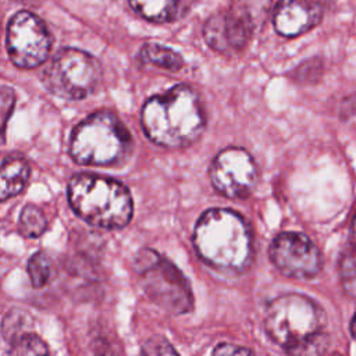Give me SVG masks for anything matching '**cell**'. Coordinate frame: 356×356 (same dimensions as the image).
I'll return each mask as SVG.
<instances>
[{
  "instance_id": "ffe728a7",
  "label": "cell",
  "mask_w": 356,
  "mask_h": 356,
  "mask_svg": "<svg viewBox=\"0 0 356 356\" xmlns=\"http://www.w3.org/2000/svg\"><path fill=\"white\" fill-rule=\"evenodd\" d=\"M26 314L18 310H10L8 314L4 317L3 321V335L7 341L13 342L15 338L21 337L22 334H26L29 331H26V325L28 323H25Z\"/></svg>"
},
{
  "instance_id": "6da1fadb",
  "label": "cell",
  "mask_w": 356,
  "mask_h": 356,
  "mask_svg": "<svg viewBox=\"0 0 356 356\" xmlns=\"http://www.w3.org/2000/svg\"><path fill=\"white\" fill-rule=\"evenodd\" d=\"M146 136L164 147H182L203 134L206 117L197 93L188 85H177L152 96L142 108Z\"/></svg>"
},
{
  "instance_id": "4fadbf2b",
  "label": "cell",
  "mask_w": 356,
  "mask_h": 356,
  "mask_svg": "<svg viewBox=\"0 0 356 356\" xmlns=\"http://www.w3.org/2000/svg\"><path fill=\"white\" fill-rule=\"evenodd\" d=\"M132 10L147 21L164 24L182 18L191 0H129Z\"/></svg>"
},
{
  "instance_id": "52a82bcc",
  "label": "cell",
  "mask_w": 356,
  "mask_h": 356,
  "mask_svg": "<svg viewBox=\"0 0 356 356\" xmlns=\"http://www.w3.org/2000/svg\"><path fill=\"white\" fill-rule=\"evenodd\" d=\"M273 0H232L227 11L217 13L206 21V43L220 53L243 49L266 21Z\"/></svg>"
},
{
  "instance_id": "9c48e42d",
  "label": "cell",
  "mask_w": 356,
  "mask_h": 356,
  "mask_svg": "<svg viewBox=\"0 0 356 356\" xmlns=\"http://www.w3.org/2000/svg\"><path fill=\"white\" fill-rule=\"evenodd\" d=\"M6 44L10 60L19 68H35L49 56L51 40L44 22L31 11L14 14L7 26Z\"/></svg>"
},
{
  "instance_id": "ba28073f",
  "label": "cell",
  "mask_w": 356,
  "mask_h": 356,
  "mask_svg": "<svg viewBox=\"0 0 356 356\" xmlns=\"http://www.w3.org/2000/svg\"><path fill=\"white\" fill-rule=\"evenodd\" d=\"M102 71L97 60L79 49H61L43 71L44 86L64 100H79L95 92Z\"/></svg>"
},
{
  "instance_id": "2e32d148",
  "label": "cell",
  "mask_w": 356,
  "mask_h": 356,
  "mask_svg": "<svg viewBox=\"0 0 356 356\" xmlns=\"http://www.w3.org/2000/svg\"><path fill=\"white\" fill-rule=\"evenodd\" d=\"M47 227V221L40 209L33 204H28L21 210L18 218V229L26 238L40 236Z\"/></svg>"
},
{
  "instance_id": "d4e9b609",
  "label": "cell",
  "mask_w": 356,
  "mask_h": 356,
  "mask_svg": "<svg viewBox=\"0 0 356 356\" xmlns=\"http://www.w3.org/2000/svg\"><path fill=\"white\" fill-rule=\"evenodd\" d=\"M349 331H350V335L356 339V313L350 321V325H349Z\"/></svg>"
},
{
  "instance_id": "7a4b0ae2",
  "label": "cell",
  "mask_w": 356,
  "mask_h": 356,
  "mask_svg": "<svg viewBox=\"0 0 356 356\" xmlns=\"http://www.w3.org/2000/svg\"><path fill=\"white\" fill-rule=\"evenodd\" d=\"M193 245L211 267L241 271L252 260V235L245 220L228 209H210L197 220Z\"/></svg>"
},
{
  "instance_id": "3957f363",
  "label": "cell",
  "mask_w": 356,
  "mask_h": 356,
  "mask_svg": "<svg viewBox=\"0 0 356 356\" xmlns=\"http://www.w3.org/2000/svg\"><path fill=\"white\" fill-rule=\"evenodd\" d=\"M67 196L75 214L99 228H122L134 213L132 197L127 186L108 177L74 175L68 182Z\"/></svg>"
},
{
  "instance_id": "8fae6325",
  "label": "cell",
  "mask_w": 356,
  "mask_h": 356,
  "mask_svg": "<svg viewBox=\"0 0 356 356\" xmlns=\"http://www.w3.org/2000/svg\"><path fill=\"white\" fill-rule=\"evenodd\" d=\"M210 179L224 196L243 199L256 185V163L245 149L227 147L214 157L210 165Z\"/></svg>"
},
{
  "instance_id": "7c38bea8",
  "label": "cell",
  "mask_w": 356,
  "mask_h": 356,
  "mask_svg": "<svg viewBox=\"0 0 356 356\" xmlns=\"http://www.w3.org/2000/svg\"><path fill=\"white\" fill-rule=\"evenodd\" d=\"M328 0H280L273 15L275 31L285 38L306 33L320 24Z\"/></svg>"
},
{
  "instance_id": "cb8c5ba5",
  "label": "cell",
  "mask_w": 356,
  "mask_h": 356,
  "mask_svg": "<svg viewBox=\"0 0 356 356\" xmlns=\"http://www.w3.org/2000/svg\"><path fill=\"white\" fill-rule=\"evenodd\" d=\"M350 242H352V246L356 248V214L353 217L352 227H350Z\"/></svg>"
},
{
  "instance_id": "ac0fdd59",
  "label": "cell",
  "mask_w": 356,
  "mask_h": 356,
  "mask_svg": "<svg viewBox=\"0 0 356 356\" xmlns=\"http://www.w3.org/2000/svg\"><path fill=\"white\" fill-rule=\"evenodd\" d=\"M11 343L10 353L11 355H46L47 346L46 343L35 334L26 332L21 337L15 338Z\"/></svg>"
},
{
  "instance_id": "5bb4252c",
  "label": "cell",
  "mask_w": 356,
  "mask_h": 356,
  "mask_svg": "<svg viewBox=\"0 0 356 356\" xmlns=\"http://www.w3.org/2000/svg\"><path fill=\"white\" fill-rule=\"evenodd\" d=\"M29 178V165L21 156H6L1 163L0 175V199L6 202L8 197L18 195Z\"/></svg>"
},
{
  "instance_id": "44dd1931",
  "label": "cell",
  "mask_w": 356,
  "mask_h": 356,
  "mask_svg": "<svg viewBox=\"0 0 356 356\" xmlns=\"http://www.w3.org/2000/svg\"><path fill=\"white\" fill-rule=\"evenodd\" d=\"M143 353L146 355H175L177 350L164 339L160 337L150 338L143 345Z\"/></svg>"
},
{
  "instance_id": "d6986e66",
  "label": "cell",
  "mask_w": 356,
  "mask_h": 356,
  "mask_svg": "<svg viewBox=\"0 0 356 356\" xmlns=\"http://www.w3.org/2000/svg\"><path fill=\"white\" fill-rule=\"evenodd\" d=\"M341 278L346 292L356 296V248L352 246L341 260Z\"/></svg>"
},
{
  "instance_id": "9a60e30c",
  "label": "cell",
  "mask_w": 356,
  "mask_h": 356,
  "mask_svg": "<svg viewBox=\"0 0 356 356\" xmlns=\"http://www.w3.org/2000/svg\"><path fill=\"white\" fill-rule=\"evenodd\" d=\"M139 56L143 63L153 64L168 71H178L184 65V60L179 53L159 43L143 44Z\"/></svg>"
},
{
  "instance_id": "484cf974",
  "label": "cell",
  "mask_w": 356,
  "mask_h": 356,
  "mask_svg": "<svg viewBox=\"0 0 356 356\" xmlns=\"http://www.w3.org/2000/svg\"><path fill=\"white\" fill-rule=\"evenodd\" d=\"M19 1H32V0H19Z\"/></svg>"
},
{
  "instance_id": "603a6c76",
  "label": "cell",
  "mask_w": 356,
  "mask_h": 356,
  "mask_svg": "<svg viewBox=\"0 0 356 356\" xmlns=\"http://www.w3.org/2000/svg\"><path fill=\"white\" fill-rule=\"evenodd\" d=\"M214 355H248L253 353L252 349L239 346V345H232V343H218L213 349Z\"/></svg>"
},
{
  "instance_id": "30bf717a",
  "label": "cell",
  "mask_w": 356,
  "mask_h": 356,
  "mask_svg": "<svg viewBox=\"0 0 356 356\" xmlns=\"http://www.w3.org/2000/svg\"><path fill=\"white\" fill-rule=\"evenodd\" d=\"M273 264L289 278H313L321 270L323 259L313 241L300 232H281L270 245Z\"/></svg>"
},
{
  "instance_id": "e0dca14e",
  "label": "cell",
  "mask_w": 356,
  "mask_h": 356,
  "mask_svg": "<svg viewBox=\"0 0 356 356\" xmlns=\"http://www.w3.org/2000/svg\"><path fill=\"white\" fill-rule=\"evenodd\" d=\"M28 274L31 278V284L35 288H42L49 282L51 274V263L49 257L39 252L35 253L28 261Z\"/></svg>"
},
{
  "instance_id": "277c9868",
  "label": "cell",
  "mask_w": 356,
  "mask_h": 356,
  "mask_svg": "<svg viewBox=\"0 0 356 356\" xmlns=\"http://www.w3.org/2000/svg\"><path fill=\"white\" fill-rule=\"evenodd\" d=\"M131 136L124 124L110 111H96L72 131L70 154L83 165H113L127 156Z\"/></svg>"
},
{
  "instance_id": "7402d4cb",
  "label": "cell",
  "mask_w": 356,
  "mask_h": 356,
  "mask_svg": "<svg viewBox=\"0 0 356 356\" xmlns=\"http://www.w3.org/2000/svg\"><path fill=\"white\" fill-rule=\"evenodd\" d=\"M15 103V97H14V92L13 89H10L8 86H3L1 88V104H0V110H1V132L4 136L6 132V125L8 121V117L13 113V107Z\"/></svg>"
},
{
  "instance_id": "5b68a950",
  "label": "cell",
  "mask_w": 356,
  "mask_h": 356,
  "mask_svg": "<svg viewBox=\"0 0 356 356\" xmlns=\"http://www.w3.org/2000/svg\"><path fill=\"white\" fill-rule=\"evenodd\" d=\"M323 312L307 296L285 293L273 299L264 314V330L271 341L295 353L321 332Z\"/></svg>"
},
{
  "instance_id": "8992f818",
  "label": "cell",
  "mask_w": 356,
  "mask_h": 356,
  "mask_svg": "<svg viewBox=\"0 0 356 356\" xmlns=\"http://www.w3.org/2000/svg\"><path fill=\"white\" fill-rule=\"evenodd\" d=\"M146 296L171 314H185L193 307V295L185 275L175 264L153 249H142L134 261Z\"/></svg>"
}]
</instances>
